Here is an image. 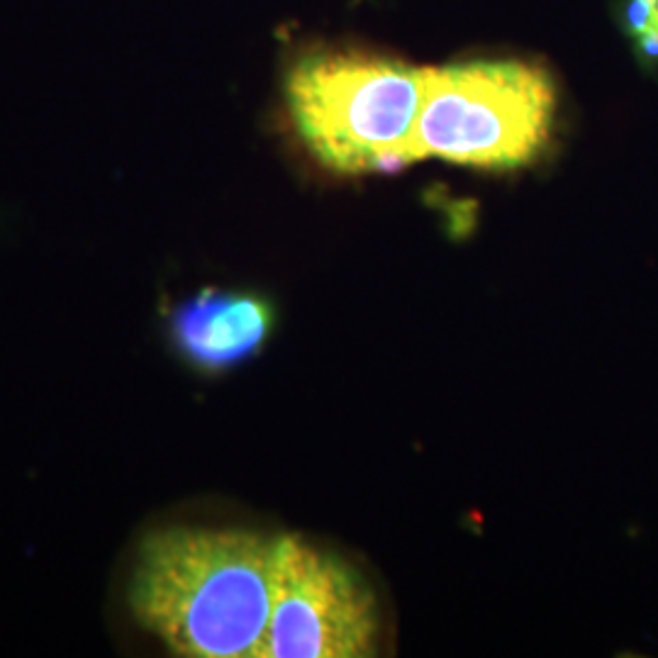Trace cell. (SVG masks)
Returning <instances> with one entry per match:
<instances>
[{"label":"cell","mask_w":658,"mask_h":658,"mask_svg":"<svg viewBox=\"0 0 658 658\" xmlns=\"http://www.w3.org/2000/svg\"><path fill=\"white\" fill-rule=\"evenodd\" d=\"M554 113V81L542 64L481 59L425 69L407 159L439 156L478 169H520L549 144Z\"/></svg>","instance_id":"cell-3"},{"label":"cell","mask_w":658,"mask_h":658,"mask_svg":"<svg viewBox=\"0 0 658 658\" xmlns=\"http://www.w3.org/2000/svg\"><path fill=\"white\" fill-rule=\"evenodd\" d=\"M174 339L186 359L217 373L254 356L273 327L269 300L205 288L174 310Z\"/></svg>","instance_id":"cell-5"},{"label":"cell","mask_w":658,"mask_h":658,"mask_svg":"<svg viewBox=\"0 0 658 658\" xmlns=\"http://www.w3.org/2000/svg\"><path fill=\"white\" fill-rule=\"evenodd\" d=\"M654 25L658 27V0H654Z\"/></svg>","instance_id":"cell-8"},{"label":"cell","mask_w":658,"mask_h":658,"mask_svg":"<svg viewBox=\"0 0 658 658\" xmlns=\"http://www.w3.org/2000/svg\"><path fill=\"white\" fill-rule=\"evenodd\" d=\"M376 639V595L364 578L305 539L278 537L271 615L254 658H366Z\"/></svg>","instance_id":"cell-4"},{"label":"cell","mask_w":658,"mask_h":658,"mask_svg":"<svg viewBox=\"0 0 658 658\" xmlns=\"http://www.w3.org/2000/svg\"><path fill=\"white\" fill-rule=\"evenodd\" d=\"M622 20L629 37H637L654 27V0H624Z\"/></svg>","instance_id":"cell-6"},{"label":"cell","mask_w":658,"mask_h":658,"mask_svg":"<svg viewBox=\"0 0 658 658\" xmlns=\"http://www.w3.org/2000/svg\"><path fill=\"white\" fill-rule=\"evenodd\" d=\"M637 42V57L649 66H658V27H649L634 37Z\"/></svg>","instance_id":"cell-7"},{"label":"cell","mask_w":658,"mask_h":658,"mask_svg":"<svg viewBox=\"0 0 658 658\" xmlns=\"http://www.w3.org/2000/svg\"><path fill=\"white\" fill-rule=\"evenodd\" d=\"M273 546L242 529L149 532L127 585L132 615L176 656H254L271 615Z\"/></svg>","instance_id":"cell-1"},{"label":"cell","mask_w":658,"mask_h":658,"mask_svg":"<svg viewBox=\"0 0 658 658\" xmlns=\"http://www.w3.org/2000/svg\"><path fill=\"white\" fill-rule=\"evenodd\" d=\"M425 93V69L351 47H310L293 57L283 96L295 135L337 174H395Z\"/></svg>","instance_id":"cell-2"}]
</instances>
